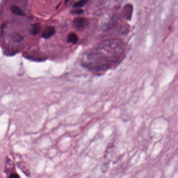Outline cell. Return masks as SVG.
Instances as JSON below:
<instances>
[{
	"instance_id": "7",
	"label": "cell",
	"mask_w": 178,
	"mask_h": 178,
	"mask_svg": "<svg viewBox=\"0 0 178 178\" xmlns=\"http://www.w3.org/2000/svg\"><path fill=\"white\" fill-rule=\"evenodd\" d=\"M88 1L89 0H80V1H79L75 3V4L74 5V7L79 8L82 7L84 5H86Z\"/></svg>"
},
{
	"instance_id": "1",
	"label": "cell",
	"mask_w": 178,
	"mask_h": 178,
	"mask_svg": "<svg viewBox=\"0 0 178 178\" xmlns=\"http://www.w3.org/2000/svg\"><path fill=\"white\" fill-rule=\"evenodd\" d=\"M73 25L77 30H81L88 25V21L83 18L77 17L74 19Z\"/></svg>"
},
{
	"instance_id": "5",
	"label": "cell",
	"mask_w": 178,
	"mask_h": 178,
	"mask_svg": "<svg viewBox=\"0 0 178 178\" xmlns=\"http://www.w3.org/2000/svg\"><path fill=\"white\" fill-rule=\"evenodd\" d=\"M79 38L76 34L74 33L70 34L68 36V42L72 44H76L78 41Z\"/></svg>"
},
{
	"instance_id": "9",
	"label": "cell",
	"mask_w": 178,
	"mask_h": 178,
	"mask_svg": "<svg viewBox=\"0 0 178 178\" xmlns=\"http://www.w3.org/2000/svg\"><path fill=\"white\" fill-rule=\"evenodd\" d=\"M9 178H20L17 174H12Z\"/></svg>"
},
{
	"instance_id": "8",
	"label": "cell",
	"mask_w": 178,
	"mask_h": 178,
	"mask_svg": "<svg viewBox=\"0 0 178 178\" xmlns=\"http://www.w3.org/2000/svg\"><path fill=\"white\" fill-rule=\"evenodd\" d=\"M71 13L73 14H77V15H80V14H81L83 13V10L82 9H78V10L73 11H72Z\"/></svg>"
},
{
	"instance_id": "2",
	"label": "cell",
	"mask_w": 178,
	"mask_h": 178,
	"mask_svg": "<svg viewBox=\"0 0 178 178\" xmlns=\"http://www.w3.org/2000/svg\"><path fill=\"white\" fill-rule=\"evenodd\" d=\"M133 11V7L132 4H128L125 5L124 7L123 13L124 15L126 20H130L132 18V14Z\"/></svg>"
},
{
	"instance_id": "3",
	"label": "cell",
	"mask_w": 178,
	"mask_h": 178,
	"mask_svg": "<svg viewBox=\"0 0 178 178\" xmlns=\"http://www.w3.org/2000/svg\"><path fill=\"white\" fill-rule=\"evenodd\" d=\"M55 28L52 26H50L45 28L43 32H42L41 36L44 39H48L53 36L55 34Z\"/></svg>"
},
{
	"instance_id": "4",
	"label": "cell",
	"mask_w": 178,
	"mask_h": 178,
	"mask_svg": "<svg viewBox=\"0 0 178 178\" xmlns=\"http://www.w3.org/2000/svg\"><path fill=\"white\" fill-rule=\"evenodd\" d=\"M11 11L14 14L19 16H24L25 14L21 9L17 6L13 5L11 7Z\"/></svg>"
},
{
	"instance_id": "10",
	"label": "cell",
	"mask_w": 178,
	"mask_h": 178,
	"mask_svg": "<svg viewBox=\"0 0 178 178\" xmlns=\"http://www.w3.org/2000/svg\"><path fill=\"white\" fill-rule=\"evenodd\" d=\"M68 1H69V0H65V4H66L68 2Z\"/></svg>"
},
{
	"instance_id": "6",
	"label": "cell",
	"mask_w": 178,
	"mask_h": 178,
	"mask_svg": "<svg viewBox=\"0 0 178 178\" xmlns=\"http://www.w3.org/2000/svg\"><path fill=\"white\" fill-rule=\"evenodd\" d=\"M41 30V26L39 23H36L32 26L31 30V34L33 35H36L39 34Z\"/></svg>"
}]
</instances>
